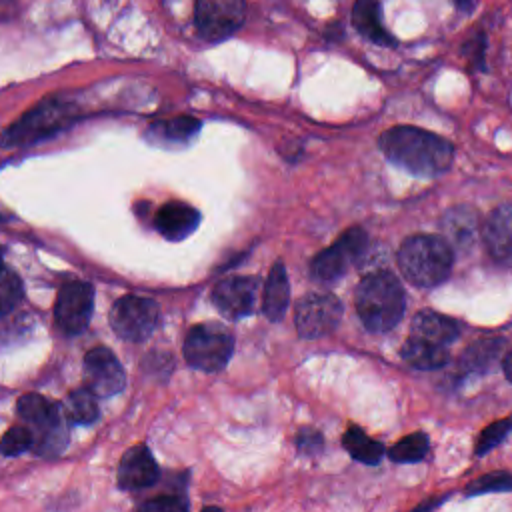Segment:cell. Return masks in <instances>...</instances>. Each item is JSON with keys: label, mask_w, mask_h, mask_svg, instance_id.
Returning a JSON list of instances; mask_svg holds the SVG:
<instances>
[{"label": "cell", "mask_w": 512, "mask_h": 512, "mask_svg": "<svg viewBox=\"0 0 512 512\" xmlns=\"http://www.w3.org/2000/svg\"><path fill=\"white\" fill-rule=\"evenodd\" d=\"M246 20V0H196L194 26L202 40L222 42Z\"/></svg>", "instance_id": "cell-6"}, {"label": "cell", "mask_w": 512, "mask_h": 512, "mask_svg": "<svg viewBox=\"0 0 512 512\" xmlns=\"http://www.w3.org/2000/svg\"><path fill=\"white\" fill-rule=\"evenodd\" d=\"M160 472L144 444L130 448L118 464V486L124 490H142L158 480Z\"/></svg>", "instance_id": "cell-15"}, {"label": "cell", "mask_w": 512, "mask_h": 512, "mask_svg": "<svg viewBox=\"0 0 512 512\" xmlns=\"http://www.w3.org/2000/svg\"><path fill=\"white\" fill-rule=\"evenodd\" d=\"M354 302L362 324L370 332H388L404 314L406 294L392 272L380 270L360 280Z\"/></svg>", "instance_id": "cell-2"}, {"label": "cell", "mask_w": 512, "mask_h": 512, "mask_svg": "<svg viewBox=\"0 0 512 512\" xmlns=\"http://www.w3.org/2000/svg\"><path fill=\"white\" fill-rule=\"evenodd\" d=\"M70 108L56 100H46L34 110H30L18 124H14L6 136V146H12L16 142H34L38 138L48 136L52 130H58V126L66 124V118L70 116Z\"/></svg>", "instance_id": "cell-12"}, {"label": "cell", "mask_w": 512, "mask_h": 512, "mask_svg": "<svg viewBox=\"0 0 512 512\" xmlns=\"http://www.w3.org/2000/svg\"><path fill=\"white\" fill-rule=\"evenodd\" d=\"M124 382L122 364L110 348L98 346L84 356V384L96 396L104 398L118 394L124 388Z\"/></svg>", "instance_id": "cell-13"}, {"label": "cell", "mask_w": 512, "mask_h": 512, "mask_svg": "<svg viewBox=\"0 0 512 512\" xmlns=\"http://www.w3.org/2000/svg\"><path fill=\"white\" fill-rule=\"evenodd\" d=\"M454 248L444 236L416 234L402 242L398 266L404 278L418 288L442 284L452 270Z\"/></svg>", "instance_id": "cell-3"}, {"label": "cell", "mask_w": 512, "mask_h": 512, "mask_svg": "<svg viewBox=\"0 0 512 512\" xmlns=\"http://www.w3.org/2000/svg\"><path fill=\"white\" fill-rule=\"evenodd\" d=\"M62 408L68 422H74V424H92L98 418L96 394L88 386L70 392Z\"/></svg>", "instance_id": "cell-25"}, {"label": "cell", "mask_w": 512, "mask_h": 512, "mask_svg": "<svg viewBox=\"0 0 512 512\" xmlns=\"http://www.w3.org/2000/svg\"><path fill=\"white\" fill-rule=\"evenodd\" d=\"M142 508H146V510H184V508H188V502L182 496L168 494V496H158V498L146 502Z\"/></svg>", "instance_id": "cell-32"}, {"label": "cell", "mask_w": 512, "mask_h": 512, "mask_svg": "<svg viewBox=\"0 0 512 512\" xmlns=\"http://www.w3.org/2000/svg\"><path fill=\"white\" fill-rule=\"evenodd\" d=\"M510 432H512V416L488 424V426L480 432V436H478V440H476V448H474L476 456L488 454V452H490L492 448H496Z\"/></svg>", "instance_id": "cell-28"}, {"label": "cell", "mask_w": 512, "mask_h": 512, "mask_svg": "<svg viewBox=\"0 0 512 512\" xmlns=\"http://www.w3.org/2000/svg\"><path fill=\"white\" fill-rule=\"evenodd\" d=\"M22 282L16 276V272H12L10 268H4L2 272V282H0V300H2V316L10 314L16 304L22 300Z\"/></svg>", "instance_id": "cell-29"}, {"label": "cell", "mask_w": 512, "mask_h": 512, "mask_svg": "<svg viewBox=\"0 0 512 512\" xmlns=\"http://www.w3.org/2000/svg\"><path fill=\"white\" fill-rule=\"evenodd\" d=\"M30 448H34V434L26 424L10 428L2 438V454L4 456H16Z\"/></svg>", "instance_id": "cell-30"}, {"label": "cell", "mask_w": 512, "mask_h": 512, "mask_svg": "<svg viewBox=\"0 0 512 512\" xmlns=\"http://www.w3.org/2000/svg\"><path fill=\"white\" fill-rule=\"evenodd\" d=\"M290 300V286H288V276L282 260H278L268 274V280L262 290V310L272 322H280L286 314Z\"/></svg>", "instance_id": "cell-20"}, {"label": "cell", "mask_w": 512, "mask_h": 512, "mask_svg": "<svg viewBox=\"0 0 512 512\" xmlns=\"http://www.w3.org/2000/svg\"><path fill=\"white\" fill-rule=\"evenodd\" d=\"M506 342L502 338H480L470 344L458 360V372L462 376L486 374L492 364L498 360Z\"/></svg>", "instance_id": "cell-21"}, {"label": "cell", "mask_w": 512, "mask_h": 512, "mask_svg": "<svg viewBox=\"0 0 512 512\" xmlns=\"http://www.w3.org/2000/svg\"><path fill=\"white\" fill-rule=\"evenodd\" d=\"M482 240L488 256L500 266H512V206L504 204L494 208L484 226Z\"/></svg>", "instance_id": "cell-14"}, {"label": "cell", "mask_w": 512, "mask_h": 512, "mask_svg": "<svg viewBox=\"0 0 512 512\" xmlns=\"http://www.w3.org/2000/svg\"><path fill=\"white\" fill-rule=\"evenodd\" d=\"M298 446L304 452L318 450L322 446V436L318 432H314V430H302L300 438H298Z\"/></svg>", "instance_id": "cell-33"}, {"label": "cell", "mask_w": 512, "mask_h": 512, "mask_svg": "<svg viewBox=\"0 0 512 512\" xmlns=\"http://www.w3.org/2000/svg\"><path fill=\"white\" fill-rule=\"evenodd\" d=\"M452 2L464 14H470L476 8V4H478V0H452Z\"/></svg>", "instance_id": "cell-34"}, {"label": "cell", "mask_w": 512, "mask_h": 512, "mask_svg": "<svg viewBox=\"0 0 512 512\" xmlns=\"http://www.w3.org/2000/svg\"><path fill=\"white\" fill-rule=\"evenodd\" d=\"M342 444L354 460L364 464H378L380 458L384 456V446L372 440L368 434H364V430L358 426H348Z\"/></svg>", "instance_id": "cell-24"}, {"label": "cell", "mask_w": 512, "mask_h": 512, "mask_svg": "<svg viewBox=\"0 0 512 512\" xmlns=\"http://www.w3.org/2000/svg\"><path fill=\"white\" fill-rule=\"evenodd\" d=\"M400 356L406 364H410L412 368H418V370H436L448 362L446 346H438V344L414 338V336H410L404 342Z\"/></svg>", "instance_id": "cell-22"}, {"label": "cell", "mask_w": 512, "mask_h": 512, "mask_svg": "<svg viewBox=\"0 0 512 512\" xmlns=\"http://www.w3.org/2000/svg\"><path fill=\"white\" fill-rule=\"evenodd\" d=\"M232 350V334L218 324H196L184 340L186 362L204 372L220 370L230 360Z\"/></svg>", "instance_id": "cell-5"}, {"label": "cell", "mask_w": 512, "mask_h": 512, "mask_svg": "<svg viewBox=\"0 0 512 512\" xmlns=\"http://www.w3.org/2000/svg\"><path fill=\"white\" fill-rule=\"evenodd\" d=\"M484 50H486V40L484 34H478L476 38H470V42L464 46V54L472 62L474 68L484 70Z\"/></svg>", "instance_id": "cell-31"}, {"label": "cell", "mask_w": 512, "mask_h": 512, "mask_svg": "<svg viewBox=\"0 0 512 512\" xmlns=\"http://www.w3.org/2000/svg\"><path fill=\"white\" fill-rule=\"evenodd\" d=\"M92 302H94V290L90 284L74 280L60 288L56 304H54V316L58 328L68 334H80L92 316Z\"/></svg>", "instance_id": "cell-10"}, {"label": "cell", "mask_w": 512, "mask_h": 512, "mask_svg": "<svg viewBox=\"0 0 512 512\" xmlns=\"http://www.w3.org/2000/svg\"><path fill=\"white\" fill-rule=\"evenodd\" d=\"M488 492H512V474L506 470L488 472L472 480L464 490L466 496H480Z\"/></svg>", "instance_id": "cell-27"}, {"label": "cell", "mask_w": 512, "mask_h": 512, "mask_svg": "<svg viewBox=\"0 0 512 512\" xmlns=\"http://www.w3.org/2000/svg\"><path fill=\"white\" fill-rule=\"evenodd\" d=\"M430 448V440L424 432H414L410 436H404L402 440H398L390 450H388V458L392 462H418L428 454Z\"/></svg>", "instance_id": "cell-26"}, {"label": "cell", "mask_w": 512, "mask_h": 512, "mask_svg": "<svg viewBox=\"0 0 512 512\" xmlns=\"http://www.w3.org/2000/svg\"><path fill=\"white\" fill-rule=\"evenodd\" d=\"M18 416L34 434V450L42 456L58 454L68 442L64 408L40 394H24L16 404Z\"/></svg>", "instance_id": "cell-4"}, {"label": "cell", "mask_w": 512, "mask_h": 512, "mask_svg": "<svg viewBox=\"0 0 512 512\" xmlns=\"http://www.w3.org/2000/svg\"><path fill=\"white\" fill-rule=\"evenodd\" d=\"M368 246V234L362 228H348L332 246L324 248L312 260V276L318 282H334L356 264Z\"/></svg>", "instance_id": "cell-7"}, {"label": "cell", "mask_w": 512, "mask_h": 512, "mask_svg": "<svg viewBox=\"0 0 512 512\" xmlns=\"http://www.w3.org/2000/svg\"><path fill=\"white\" fill-rule=\"evenodd\" d=\"M260 280L256 276H230L212 288V304L226 318L238 320L256 310Z\"/></svg>", "instance_id": "cell-11"}, {"label": "cell", "mask_w": 512, "mask_h": 512, "mask_svg": "<svg viewBox=\"0 0 512 512\" xmlns=\"http://www.w3.org/2000/svg\"><path fill=\"white\" fill-rule=\"evenodd\" d=\"M460 334V326L454 318L434 312V310H420L410 326V336L438 344L448 346L452 344Z\"/></svg>", "instance_id": "cell-17"}, {"label": "cell", "mask_w": 512, "mask_h": 512, "mask_svg": "<svg viewBox=\"0 0 512 512\" xmlns=\"http://www.w3.org/2000/svg\"><path fill=\"white\" fill-rule=\"evenodd\" d=\"M200 130V120L192 116H178L172 120L156 122L150 126L148 136L154 142H168V144H186L196 136Z\"/></svg>", "instance_id": "cell-23"}, {"label": "cell", "mask_w": 512, "mask_h": 512, "mask_svg": "<svg viewBox=\"0 0 512 512\" xmlns=\"http://www.w3.org/2000/svg\"><path fill=\"white\" fill-rule=\"evenodd\" d=\"M342 318V304L334 294L310 292L294 308L296 330L302 338H320L330 334Z\"/></svg>", "instance_id": "cell-9"}, {"label": "cell", "mask_w": 512, "mask_h": 512, "mask_svg": "<svg viewBox=\"0 0 512 512\" xmlns=\"http://www.w3.org/2000/svg\"><path fill=\"white\" fill-rule=\"evenodd\" d=\"M444 238L456 250H468L478 236V214L470 206H454L442 218Z\"/></svg>", "instance_id": "cell-19"}, {"label": "cell", "mask_w": 512, "mask_h": 512, "mask_svg": "<svg viewBox=\"0 0 512 512\" xmlns=\"http://www.w3.org/2000/svg\"><path fill=\"white\" fill-rule=\"evenodd\" d=\"M158 322V306L150 298L122 296L112 304L110 326L122 338L130 342H142L152 334Z\"/></svg>", "instance_id": "cell-8"}, {"label": "cell", "mask_w": 512, "mask_h": 512, "mask_svg": "<svg viewBox=\"0 0 512 512\" xmlns=\"http://www.w3.org/2000/svg\"><path fill=\"white\" fill-rule=\"evenodd\" d=\"M380 150L394 164L416 176H438L454 160V146L424 128L394 126L380 136Z\"/></svg>", "instance_id": "cell-1"}, {"label": "cell", "mask_w": 512, "mask_h": 512, "mask_svg": "<svg viewBox=\"0 0 512 512\" xmlns=\"http://www.w3.org/2000/svg\"><path fill=\"white\" fill-rule=\"evenodd\" d=\"M502 370H504V376L512 382V350L506 354V358L502 362Z\"/></svg>", "instance_id": "cell-35"}, {"label": "cell", "mask_w": 512, "mask_h": 512, "mask_svg": "<svg viewBox=\"0 0 512 512\" xmlns=\"http://www.w3.org/2000/svg\"><path fill=\"white\" fill-rule=\"evenodd\" d=\"M352 26L358 30L360 36L366 40L380 44V46H394V36L382 24V8L378 0H354L350 12Z\"/></svg>", "instance_id": "cell-18"}, {"label": "cell", "mask_w": 512, "mask_h": 512, "mask_svg": "<svg viewBox=\"0 0 512 512\" xmlns=\"http://www.w3.org/2000/svg\"><path fill=\"white\" fill-rule=\"evenodd\" d=\"M200 222V214L186 202H166L156 214V228L166 240H184L190 236Z\"/></svg>", "instance_id": "cell-16"}]
</instances>
